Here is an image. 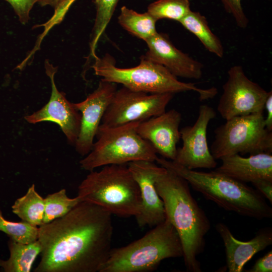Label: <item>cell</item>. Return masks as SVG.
<instances>
[{"mask_svg": "<svg viewBox=\"0 0 272 272\" xmlns=\"http://www.w3.org/2000/svg\"><path fill=\"white\" fill-rule=\"evenodd\" d=\"M112 214L81 201L38 227L41 259L35 272H100L112 249Z\"/></svg>", "mask_w": 272, "mask_h": 272, "instance_id": "obj_1", "label": "cell"}, {"mask_svg": "<svg viewBox=\"0 0 272 272\" xmlns=\"http://www.w3.org/2000/svg\"><path fill=\"white\" fill-rule=\"evenodd\" d=\"M163 200L166 219L177 231L183 248V258L188 272H201L197 257L204 250L210 221L191 194L187 181L165 168L155 182Z\"/></svg>", "mask_w": 272, "mask_h": 272, "instance_id": "obj_2", "label": "cell"}, {"mask_svg": "<svg viewBox=\"0 0 272 272\" xmlns=\"http://www.w3.org/2000/svg\"><path fill=\"white\" fill-rule=\"evenodd\" d=\"M156 161L185 179L191 187L226 211L262 220L272 218V208L256 189L216 171L189 169L173 161L157 157Z\"/></svg>", "mask_w": 272, "mask_h": 272, "instance_id": "obj_3", "label": "cell"}, {"mask_svg": "<svg viewBox=\"0 0 272 272\" xmlns=\"http://www.w3.org/2000/svg\"><path fill=\"white\" fill-rule=\"evenodd\" d=\"M92 65L96 75L103 81L121 84L133 91L149 94H163L194 91L201 100L211 99L217 93L215 88L201 89L194 83H185L178 80L164 66L143 55L140 63L129 68L116 66L114 59L109 54L94 58Z\"/></svg>", "mask_w": 272, "mask_h": 272, "instance_id": "obj_4", "label": "cell"}, {"mask_svg": "<svg viewBox=\"0 0 272 272\" xmlns=\"http://www.w3.org/2000/svg\"><path fill=\"white\" fill-rule=\"evenodd\" d=\"M179 236L167 219L141 238L127 245L112 248L100 272H148L162 260L183 257Z\"/></svg>", "mask_w": 272, "mask_h": 272, "instance_id": "obj_5", "label": "cell"}, {"mask_svg": "<svg viewBox=\"0 0 272 272\" xmlns=\"http://www.w3.org/2000/svg\"><path fill=\"white\" fill-rule=\"evenodd\" d=\"M82 201L99 206L121 217L136 216L141 198L138 184L125 164L109 165L90 171L78 187Z\"/></svg>", "mask_w": 272, "mask_h": 272, "instance_id": "obj_6", "label": "cell"}, {"mask_svg": "<svg viewBox=\"0 0 272 272\" xmlns=\"http://www.w3.org/2000/svg\"><path fill=\"white\" fill-rule=\"evenodd\" d=\"M141 122L111 128L99 127L90 152L80 161L82 168L91 171L109 165L137 161H156L158 156L152 145L137 132Z\"/></svg>", "mask_w": 272, "mask_h": 272, "instance_id": "obj_7", "label": "cell"}, {"mask_svg": "<svg viewBox=\"0 0 272 272\" xmlns=\"http://www.w3.org/2000/svg\"><path fill=\"white\" fill-rule=\"evenodd\" d=\"M263 112L237 116L215 130L211 152L216 159L235 155L272 152V131L264 124Z\"/></svg>", "mask_w": 272, "mask_h": 272, "instance_id": "obj_8", "label": "cell"}, {"mask_svg": "<svg viewBox=\"0 0 272 272\" xmlns=\"http://www.w3.org/2000/svg\"><path fill=\"white\" fill-rule=\"evenodd\" d=\"M174 94H149L124 86L117 90L99 126L111 128L142 122L166 111Z\"/></svg>", "mask_w": 272, "mask_h": 272, "instance_id": "obj_9", "label": "cell"}, {"mask_svg": "<svg viewBox=\"0 0 272 272\" xmlns=\"http://www.w3.org/2000/svg\"><path fill=\"white\" fill-rule=\"evenodd\" d=\"M223 90L217 110L226 120L237 116L263 112L269 93L249 79L240 65L229 69Z\"/></svg>", "mask_w": 272, "mask_h": 272, "instance_id": "obj_10", "label": "cell"}, {"mask_svg": "<svg viewBox=\"0 0 272 272\" xmlns=\"http://www.w3.org/2000/svg\"><path fill=\"white\" fill-rule=\"evenodd\" d=\"M216 116L212 107L205 104L200 106L194 124L180 130L182 146L177 148L173 161L192 170L216 168L217 162L209 149L207 138L209 123Z\"/></svg>", "mask_w": 272, "mask_h": 272, "instance_id": "obj_11", "label": "cell"}, {"mask_svg": "<svg viewBox=\"0 0 272 272\" xmlns=\"http://www.w3.org/2000/svg\"><path fill=\"white\" fill-rule=\"evenodd\" d=\"M45 69L51 82V93L50 99L40 109L25 116V119L31 124L44 121H50L57 124L69 143L75 145L80 131L81 114L75 108L73 103L67 100L65 94L57 89L54 80L57 67L53 66L46 60Z\"/></svg>", "mask_w": 272, "mask_h": 272, "instance_id": "obj_12", "label": "cell"}, {"mask_svg": "<svg viewBox=\"0 0 272 272\" xmlns=\"http://www.w3.org/2000/svg\"><path fill=\"white\" fill-rule=\"evenodd\" d=\"M128 168L137 182L141 194V205L135 216L140 227H154L166 219L163 200L155 186L158 176L165 168L158 166L154 162L137 161L128 163Z\"/></svg>", "mask_w": 272, "mask_h": 272, "instance_id": "obj_13", "label": "cell"}, {"mask_svg": "<svg viewBox=\"0 0 272 272\" xmlns=\"http://www.w3.org/2000/svg\"><path fill=\"white\" fill-rule=\"evenodd\" d=\"M116 84L101 80L96 90L84 100L73 103L81 114L80 131L75 146L82 156L87 155L92 148L103 116L117 90Z\"/></svg>", "mask_w": 272, "mask_h": 272, "instance_id": "obj_14", "label": "cell"}, {"mask_svg": "<svg viewBox=\"0 0 272 272\" xmlns=\"http://www.w3.org/2000/svg\"><path fill=\"white\" fill-rule=\"evenodd\" d=\"M181 113L175 109L141 122L137 127L138 134L148 141L162 157L174 161L177 145L180 139L179 129Z\"/></svg>", "mask_w": 272, "mask_h": 272, "instance_id": "obj_15", "label": "cell"}, {"mask_svg": "<svg viewBox=\"0 0 272 272\" xmlns=\"http://www.w3.org/2000/svg\"><path fill=\"white\" fill-rule=\"evenodd\" d=\"M145 42L148 51L145 56L164 66L176 77L201 78L203 64L177 48L166 34L157 32Z\"/></svg>", "mask_w": 272, "mask_h": 272, "instance_id": "obj_16", "label": "cell"}, {"mask_svg": "<svg viewBox=\"0 0 272 272\" xmlns=\"http://www.w3.org/2000/svg\"><path fill=\"white\" fill-rule=\"evenodd\" d=\"M216 229L221 236L225 247L227 267L229 272H241L247 263L256 253L272 244V230L265 228L258 232L248 241L236 239L228 227L218 223Z\"/></svg>", "mask_w": 272, "mask_h": 272, "instance_id": "obj_17", "label": "cell"}, {"mask_svg": "<svg viewBox=\"0 0 272 272\" xmlns=\"http://www.w3.org/2000/svg\"><path fill=\"white\" fill-rule=\"evenodd\" d=\"M215 171L241 182L251 183L260 180L272 181V155L260 153L243 157L235 154L221 159Z\"/></svg>", "mask_w": 272, "mask_h": 272, "instance_id": "obj_18", "label": "cell"}, {"mask_svg": "<svg viewBox=\"0 0 272 272\" xmlns=\"http://www.w3.org/2000/svg\"><path fill=\"white\" fill-rule=\"evenodd\" d=\"M10 257L0 259V267L5 272H29L33 262L41 251L37 240L30 243H22L10 238L8 242Z\"/></svg>", "mask_w": 272, "mask_h": 272, "instance_id": "obj_19", "label": "cell"}, {"mask_svg": "<svg viewBox=\"0 0 272 272\" xmlns=\"http://www.w3.org/2000/svg\"><path fill=\"white\" fill-rule=\"evenodd\" d=\"M179 23L193 34L208 51L220 58L223 57L224 50L222 43L212 31L206 17L198 12L191 10Z\"/></svg>", "mask_w": 272, "mask_h": 272, "instance_id": "obj_20", "label": "cell"}, {"mask_svg": "<svg viewBox=\"0 0 272 272\" xmlns=\"http://www.w3.org/2000/svg\"><path fill=\"white\" fill-rule=\"evenodd\" d=\"M12 209L22 221L36 227L43 224L44 200L36 191L34 184L24 195L16 200Z\"/></svg>", "mask_w": 272, "mask_h": 272, "instance_id": "obj_21", "label": "cell"}, {"mask_svg": "<svg viewBox=\"0 0 272 272\" xmlns=\"http://www.w3.org/2000/svg\"><path fill=\"white\" fill-rule=\"evenodd\" d=\"M157 21L147 12L138 13L126 6L121 7L118 17V23L123 29L145 41L157 32Z\"/></svg>", "mask_w": 272, "mask_h": 272, "instance_id": "obj_22", "label": "cell"}, {"mask_svg": "<svg viewBox=\"0 0 272 272\" xmlns=\"http://www.w3.org/2000/svg\"><path fill=\"white\" fill-rule=\"evenodd\" d=\"M119 0H92L96 9V17L90 42V55H97L98 42L110 21Z\"/></svg>", "mask_w": 272, "mask_h": 272, "instance_id": "obj_23", "label": "cell"}, {"mask_svg": "<svg viewBox=\"0 0 272 272\" xmlns=\"http://www.w3.org/2000/svg\"><path fill=\"white\" fill-rule=\"evenodd\" d=\"M44 200L43 224L65 215L82 201L78 196L74 198L69 197L65 189L48 194Z\"/></svg>", "mask_w": 272, "mask_h": 272, "instance_id": "obj_24", "label": "cell"}, {"mask_svg": "<svg viewBox=\"0 0 272 272\" xmlns=\"http://www.w3.org/2000/svg\"><path fill=\"white\" fill-rule=\"evenodd\" d=\"M191 10L189 0H157L148 6L147 12L157 21L167 19L179 22Z\"/></svg>", "mask_w": 272, "mask_h": 272, "instance_id": "obj_25", "label": "cell"}, {"mask_svg": "<svg viewBox=\"0 0 272 272\" xmlns=\"http://www.w3.org/2000/svg\"><path fill=\"white\" fill-rule=\"evenodd\" d=\"M0 231L11 238L22 243H30L38 240V227L27 222H15L4 217L0 209Z\"/></svg>", "mask_w": 272, "mask_h": 272, "instance_id": "obj_26", "label": "cell"}, {"mask_svg": "<svg viewBox=\"0 0 272 272\" xmlns=\"http://www.w3.org/2000/svg\"><path fill=\"white\" fill-rule=\"evenodd\" d=\"M76 0H63L60 5L54 10L52 16L45 23L39 25L44 27V31L37 39L36 44L33 49L34 51H37L40 47V43L44 37L49 30L55 25L59 24L63 20L65 15L73 4Z\"/></svg>", "mask_w": 272, "mask_h": 272, "instance_id": "obj_27", "label": "cell"}, {"mask_svg": "<svg viewBox=\"0 0 272 272\" xmlns=\"http://www.w3.org/2000/svg\"><path fill=\"white\" fill-rule=\"evenodd\" d=\"M225 10L234 18L238 27L245 28L249 20L242 6V0H220Z\"/></svg>", "mask_w": 272, "mask_h": 272, "instance_id": "obj_28", "label": "cell"}, {"mask_svg": "<svg viewBox=\"0 0 272 272\" xmlns=\"http://www.w3.org/2000/svg\"><path fill=\"white\" fill-rule=\"evenodd\" d=\"M13 8L19 21L26 24L30 19V13L38 0H5Z\"/></svg>", "mask_w": 272, "mask_h": 272, "instance_id": "obj_29", "label": "cell"}, {"mask_svg": "<svg viewBox=\"0 0 272 272\" xmlns=\"http://www.w3.org/2000/svg\"><path fill=\"white\" fill-rule=\"evenodd\" d=\"M247 272H271L272 251L266 253L263 256L257 259L253 266L245 270Z\"/></svg>", "mask_w": 272, "mask_h": 272, "instance_id": "obj_30", "label": "cell"}, {"mask_svg": "<svg viewBox=\"0 0 272 272\" xmlns=\"http://www.w3.org/2000/svg\"><path fill=\"white\" fill-rule=\"evenodd\" d=\"M255 189L272 203V181L260 180L252 183Z\"/></svg>", "mask_w": 272, "mask_h": 272, "instance_id": "obj_31", "label": "cell"}, {"mask_svg": "<svg viewBox=\"0 0 272 272\" xmlns=\"http://www.w3.org/2000/svg\"><path fill=\"white\" fill-rule=\"evenodd\" d=\"M264 108L267 112V115L264 118V124L266 128L272 131V92L269 91L264 104Z\"/></svg>", "mask_w": 272, "mask_h": 272, "instance_id": "obj_32", "label": "cell"}, {"mask_svg": "<svg viewBox=\"0 0 272 272\" xmlns=\"http://www.w3.org/2000/svg\"><path fill=\"white\" fill-rule=\"evenodd\" d=\"M63 0H38L37 3L41 7L50 6L55 10Z\"/></svg>", "mask_w": 272, "mask_h": 272, "instance_id": "obj_33", "label": "cell"}, {"mask_svg": "<svg viewBox=\"0 0 272 272\" xmlns=\"http://www.w3.org/2000/svg\"><path fill=\"white\" fill-rule=\"evenodd\" d=\"M269 1H270V0H269Z\"/></svg>", "mask_w": 272, "mask_h": 272, "instance_id": "obj_34", "label": "cell"}]
</instances>
